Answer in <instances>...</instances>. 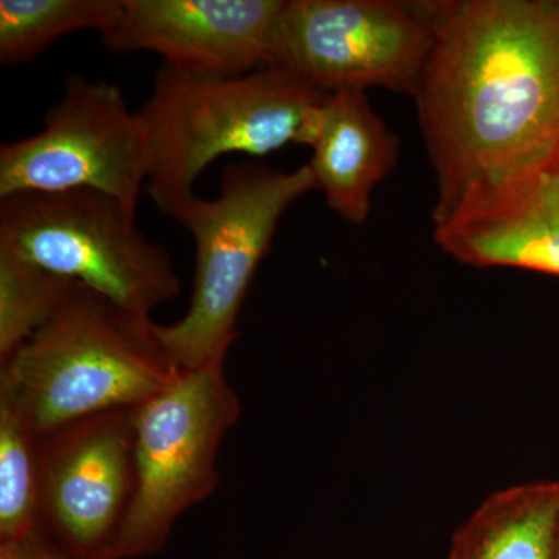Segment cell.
<instances>
[{"instance_id": "52a82bcc", "label": "cell", "mask_w": 559, "mask_h": 559, "mask_svg": "<svg viewBox=\"0 0 559 559\" xmlns=\"http://www.w3.org/2000/svg\"><path fill=\"white\" fill-rule=\"evenodd\" d=\"M440 2L285 0L270 68L325 92L414 94L436 39Z\"/></svg>"}, {"instance_id": "9a60e30c", "label": "cell", "mask_w": 559, "mask_h": 559, "mask_svg": "<svg viewBox=\"0 0 559 559\" xmlns=\"http://www.w3.org/2000/svg\"><path fill=\"white\" fill-rule=\"evenodd\" d=\"M75 283L0 248V362L47 323Z\"/></svg>"}, {"instance_id": "8fae6325", "label": "cell", "mask_w": 559, "mask_h": 559, "mask_svg": "<svg viewBox=\"0 0 559 559\" xmlns=\"http://www.w3.org/2000/svg\"><path fill=\"white\" fill-rule=\"evenodd\" d=\"M318 189L342 219L364 224L374 187L395 167L399 142L364 91L331 92L310 145Z\"/></svg>"}, {"instance_id": "9c48e42d", "label": "cell", "mask_w": 559, "mask_h": 559, "mask_svg": "<svg viewBox=\"0 0 559 559\" xmlns=\"http://www.w3.org/2000/svg\"><path fill=\"white\" fill-rule=\"evenodd\" d=\"M138 407L91 415L38 437L36 530L76 557L114 559L134 496Z\"/></svg>"}, {"instance_id": "8992f818", "label": "cell", "mask_w": 559, "mask_h": 559, "mask_svg": "<svg viewBox=\"0 0 559 559\" xmlns=\"http://www.w3.org/2000/svg\"><path fill=\"white\" fill-rule=\"evenodd\" d=\"M241 414L224 362L179 371L135 415V488L114 559L159 554L176 521L221 481L218 451Z\"/></svg>"}, {"instance_id": "6da1fadb", "label": "cell", "mask_w": 559, "mask_h": 559, "mask_svg": "<svg viewBox=\"0 0 559 559\" xmlns=\"http://www.w3.org/2000/svg\"><path fill=\"white\" fill-rule=\"evenodd\" d=\"M412 97L436 170V229L559 162V0H443Z\"/></svg>"}, {"instance_id": "7a4b0ae2", "label": "cell", "mask_w": 559, "mask_h": 559, "mask_svg": "<svg viewBox=\"0 0 559 559\" xmlns=\"http://www.w3.org/2000/svg\"><path fill=\"white\" fill-rule=\"evenodd\" d=\"M153 325L76 282L47 323L0 362V406L40 437L146 403L180 371L154 340Z\"/></svg>"}, {"instance_id": "5bb4252c", "label": "cell", "mask_w": 559, "mask_h": 559, "mask_svg": "<svg viewBox=\"0 0 559 559\" xmlns=\"http://www.w3.org/2000/svg\"><path fill=\"white\" fill-rule=\"evenodd\" d=\"M123 0H0V62L24 64L70 33L105 35Z\"/></svg>"}, {"instance_id": "ba28073f", "label": "cell", "mask_w": 559, "mask_h": 559, "mask_svg": "<svg viewBox=\"0 0 559 559\" xmlns=\"http://www.w3.org/2000/svg\"><path fill=\"white\" fill-rule=\"evenodd\" d=\"M150 171L145 121L119 84L70 75L43 128L0 146V200L94 190L135 212Z\"/></svg>"}, {"instance_id": "ac0fdd59", "label": "cell", "mask_w": 559, "mask_h": 559, "mask_svg": "<svg viewBox=\"0 0 559 559\" xmlns=\"http://www.w3.org/2000/svg\"><path fill=\"white\" fill-rule=\"evenodd\" d=\"M0 559H17L16 550L11 544H0Z\"/></svg>"}, {"instance_id": "d6986e66", "label": "cell", "mask_w": 559, "mask_h": 559, "mask_svg": "<svg viewBox=\"0 0 559 559\" xmlns=\"http://www.w3.org/2000/svg\"><path fill=\"white\" fill-rule=\"evenodd\" d=\"M555 559H559V532H558V543H557V555H555Z\"/></svg>"}, {"instance_id": "2e32d148", "label": "cell", "mask_w": 559, "mask_h": 559, "mask_svg": "<svg viewBox=\"0 0 559 559\" xmlns=\"http://www.w3.org/2000/svg\"><path fill=\"white\" fill-rule=\"evenodd\" d=\"M38 527V436L21 415L0 406V544L20 543Z\"/></svg>"}, {"instance_id": "30bf717a", "label": "cell", "mask_w": 559, "mask_h": 559, "mask_svg": "<svg viewBox=\"0 0 559 559\" xmlns=\"http://www.w3.org/2000/svg\"><path fill=\"white\" fill-rule=\"evenodd\" d=\"M283 5L285 0H123L102 39L110 51H151L182 72L245 75L270 68Z\"/></svg>"}, {"instance_id": "277c9868", "label": "cell", "mask_w": 559, "mask_h": 559, "mask_svg": "<svg viewBox=\"0 0 559 559\" xmlns=\"http://www.w3.org/2000/svg\"><path fill=\"white\" fill-rule=\"evenodd\" d=\"M312 190L318 182L308 164L280 171L240 162L223 171L215 200L190 194L162 209L189 231L197 248L189 310L171 325H153L154 340L176 369L226 360L250 283L270 252L280 219Z\"/></svg>"}, {"instance_id": "e0dca14e", "label": "cell", "mask_w": 559, "mask_h": 559, "mask_svg": "<svg viewBox=\"0 0 559 559\" xmlns=\"http://www.w3.org/2000/svg\"><path fill=\"white\" fill-rule=\"evenodd\" d=\"M11 546L16 550L17 559H83L70 554L69 550L38 530L33 532L28 538L13 543Z\"/></svg>"}, {"instance_id": "3957f363", "label": "cell", "mask_w": 559, "mask_h": 559, "mask_svg": "<svg viewBox=\"0 0 559 559\" xmlns=\"http://www.w3.org/2000/svg\"><path fill=\"white\" fill-rule=\"evenodd\" d=\"M329 97L277 68L200 75L162 64L139 109L150 139L151 200L162 210L194 194L198 178L219 157L310 146Z\"/></svg>"}, {"instance_id": "7c38bea8", "label": "cell", "mask_w": 559, "mask_h": 559, "mask_svg": "<svg viewBox=\"0 0 559 559\" xmlns=\"http://www.w3.org/2000/svg\"><path fill=\"white\" fill-rule=\"evenodd\" d=\"M436 240L473 266L559 275V162L496 207L436 229Z\"/></svg>"}, {"instance_id": "5b68a950", "label": "cell", "mask_w": 559, "mask_h": 559, "mask_svg": "<svg viewBox=\"0 0 559 559\" xmlns=\"http://www.w3.org/2000/svg\"><path fill=\"white\" fill-rule=\"evenodd\" d=\"M0 248L87 286L143 323L180 293L170 252L145 237L135 212L100 191L0 200Z\"/></svg>"}, {"instance_id": "4fadbf2b", "label": "cell", "mask_w": 559, "mask_h": 559, "mask_svg": "<svg viewBox=\"0 0 559 559\" xmlns=\"http://www.w3.org/2000/svg\"><path fill=\"white\" fill-rule=\"evenodd\" d=\"M559 481H532L495 492L452 540L450 559H555Z\"/></svg>"}]
</instances>
